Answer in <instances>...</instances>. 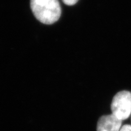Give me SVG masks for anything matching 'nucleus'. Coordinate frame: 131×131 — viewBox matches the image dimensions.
Segmentation results:
<instances>
[{"label":"nucleus","mask_w":131,"mask_h":131,"mask_svg":"<svg viewBox=\"0 0 131 131\" xmlns=\"http://www.w3.org/2000/svg\"><path fill=\"white\" fill-rule=\"evenodd\" d=\"M30 7L36 18L46 24L57 22L61 14L58 0H30Z\"/></svg>","instance_id":"obj_1"},{"label":"nucleus","mask_w":131,"mask_h":131,"mask_svg":"<svg viewBox=\"0 0 131 131\" xmlns=\"http://www.w3.org/2000/svg\"><path fill=\"white\" fill-rule=\"evenodd\" d=\"M112 114L121 120L128 118L131 114V93L123 91L118 92L111 104Z\"/></svg>","instance_id":"obj_2"},{"label":"nucleus","mask_w":131,"mask_h":131,"mask_svg":"<svg viewBox=\"0 0 131 131\" xmlns=\"http://www.w3.org/2000/svg\"><path fill=\"white\" fill-rule=\"evenodd\" d=\"M122 121L113 114L104 115L98 120L97 131H119Z\"/></svg>","instance_id":"obj_3"},{"label":"nucleus","mask_w":131,"mask_h":131,"mask_svg":"<svg viewBox=\"0 0 131 131\" xmlns=\"http://www.w3.org/2000/svg\"><path fill=\"white\" fill-rule=\"evenodd\" d=\"M64 3L68 6H72L76 4L78 2V0H62Z\"/></svg>","instance_id":"obj_4"},{"label":"nucleus","mask_w":131,"mask_h":131,"mask_svg":"<svg viewBox=\"0 0 131 131\" xmlns=\"http://www.w3.org/2000/svg\"><path fill=\"white\" fill-rule=\"evenodd\" d=\"M119 131H131V126L130 125H124L121 127Z\"/></svg>","instance_id":"obj_5"}]
</instances>
